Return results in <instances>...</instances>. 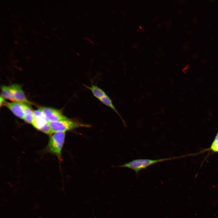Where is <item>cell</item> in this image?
Segmentation results:
<instances>
[{"mask_svg": "<svg viewBox=\"0 0 218 218\" xmlns=\"http://www.w3.org/2000/svg\"><path fill=\"white\" fill-rule=\"evenodd\" d=\"M65 137V132H56L51 137L49 141L48 147L49 151L59 157L61 156Z\"/></svg>", "mask_w": 218, "mask_h": 218, "instance_id": "cell-3", "label": "cell"}, {"mask_svg": "<svg viewBox=\"0 0 218 218\" xmlns=\"http://www.w3.org/2000/svg\"><path fill=\"white\" fill-rule=\"evenodd\" d=\"M84 86L91 90L94 96L98 100L106 95L102 89L96 85H92L90 87L86 85Z\"/></svg>", "mask_w": 218, "mask_h": 218, "instance_id": "cell-8", "label": "cell"}, {"mask_svg": "<svg viewBox=\"0 0 218 218\" xmlns=\"http://www.w3.org/2000/svg\"><path fill=\"white\" fill-rule=\"evenodd\" d=\"M23 107L24 112V120L28 123H31L33 120V112L28 105L23 104Z\"/></svg>", "mask_w": 218, "mask_h": 218, "instance_id": "cell-10", "label": "cell"}, {"mask_svg": "<svg viewBox=\"0 0 218 218\" xmlns=\"http://www.w3.org/2000/svg\"><path fill=\"white\" fill-rule=\"evenodd\" d=\"M1 97H2L3 98L12 101H14L11 91L10 87L2 85L1 87Z\"/></svg>", "mask_w": 218, "mask_h": 218, "instance_id": "cell-11", "label": "cell"}, {"mask_svg": "<svg viewBox=\"0 0 218 218\" xmlns=\"http://www.w3.org/2000/svg\"><path fill=\"white\" fill-rule=\"evenodd\" d=\"M40 130L45 133L49 134L53 133L49 122H47Z\"/></svg>", "mask_w": 218, "mask_h": 218, "instance_id": "cell-12", "label": "cell"}, {"mask_svg": "<svg viewBox=\"0 0 218 218\" xmlns=\"http://www.w3.org/2000/svg\"><path fill=\"white\" fill-rule=\"evenodd\" d=\"M211 150L214 152H218V141H214L212 143L211 147Z\"/></svg>", "mask_w": 218, "mask_h": 218, "instance_id": "cell-13", "label": "cell"}, {"mask_svg": "<svg viewBox=\"0 0 218 218\" xmlns=\"http://www.w3.org/2000/svg\"><path fill=\"white\" fill-rule=\"evenodd\" d=\"M4 105L6 106L16 116L23 119L24 112L22 104L17 102L8 103L5 102Z\"/></svg>", "mask_w": 218, "mask_h": 218, "instance_id": "cell-7", "label": "cell"}, {"mask_svg": "<svg viewBox=\"0 0 218 218\" xmlns=\"http://www.w3.org/2000/svg\"><path fill=\"white\" fill-rule=\"evenodd\" d=\"M53 133L71 130L80 127H90L91 126L68 119L54 122H49Z\"/></svg>", "mask_w": 218, "mask_h": 218, "instance_id": "cell-2", "label": "cell"}, {"mask_svg": "<svg viewBox=\"0 0 218 218\" xmlns=\"http://www.w3.org/2000/svg\"><path fill=\"white\" fill-rule=\"evenodd\" d=\"M99 100L104 104L108 106L114 111L121 118L125 126H126V124L124 120L122 117L121 116L116 108H115L114 106V105L112 100L107 94L100 99Z\"/></svg>", "mask_w": 218, "mask_h": 218, "instance_id": "cell-9", "label": "cell"}, {"mask_svg": "<svg viewBox=\"0 0 218 218\" xmlns=\"http://www.w3.org/2000/svg\"><path fill=\"white\" fill-rule=\"evenodd\" d=\"M32 125L36 129H40L48 122L46 117L40 109L33 111Z\"/></svg>", "mask_w": 218, "mask_h": 218, "instance_id": "cell-6", "label": "cell"}, {"mask_svg": "<svg viewBox=\"0 0 218 218\" xmlns=\"http://www.w3.org/2000/svg\"><path fill=\"white\" fill-rule=\"evenodd\" d=\"M178 157H173L156 159H138L119 166L120 167H125L134 170L137 175L139 172L143 169L155 164L163 161L177 159Z\"/></svg>", "mask_w": 218, "mask_h": 218, "instance_id": "cell-1", "label": "cell"}, {"mask_svg": "<svg viewBox=\"0 0 218 218\" xmlns=\"http://www.w3.org/2000/svg\"><path fill=\"white\" fill-rule=\"evenodd\" d=\"M46 117L48 122H54L68 119L58 110L49 107L40 109Z\"/></svg>", "mask_w": 218, "mask_h": 218, "instance_id": "cell-4", "label": "cell"}, {"mask_svg": "<svg viewBox=\"0 0 218 218\" xmlns=\"http://www.w3.org/2000/svg\"><path fill=\"white\" fill-rule=\"evenodd\" d=\"M214 141H218V133L215 137Z\"/></svg>", "mask_w": 218, "mask_h": 218, "instance_id": "cell-15", "label": "cell"}, {"mask_svg": "<svg viewBox=\"0 0 218 218\" xmlns=\"http://www.w3.org/2000/svg\"><path fill=\"white\" fill-rule=\"evenodd\" d=\"M14 42H15L16 44H18V42L17 41H14Z\"/></svg>", "mask_w": 218, "mask_h": 218, "instance_id": "cell-16", "label": "cell"}, {"mask_svg": "<svg viewBox=\"0 0 218 218\" xmlns=\"http://www.w3.org/2000/svg\"><path fill=\"white\" fill-rule=\"evenodd\" d=\"M0 106L1 107L2 105H4L5 101L4 100L3 98L1 96L0 97Z\"/></svg>", "mask_w": 218, "mask_h": 218, "instance_id": "cell-14", "label": "cell"}, {"mask_svg": "<svg viewBox=\"0 0 218 218\" xmlns=\"http://www.w3.org/2000/svg\"><path fill=\"white\" fill-rule=\"evenodd\" d=\"M10 87L14 101L28 106L31 104V103L26 98L20 85L14 84Z\"/></svg>", "mask_w": 218, "mask_h": 218, "instance_id": "cell-5", "label": "cell"}]
</instances>
